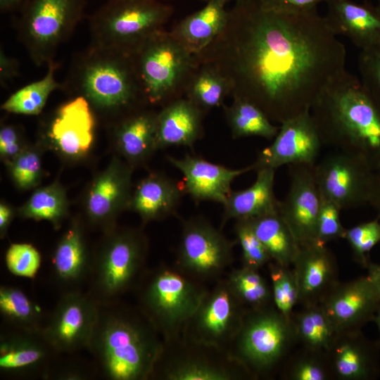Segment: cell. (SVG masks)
Listing matches in <instances>:
<instances>
[{"label": "cell", "instance_id": "1", "mask_svg": "<svg viewBox=\"0 0 380 380\" xmlns=\"http://www.w3.org/2000/svg\"><path fill=\"white\" fill-rule=\"evenodd\" d=\"M194 57L223 74L232 98L252 102L281 124L310 110L346 69V51L317 9L277 12L258 0H240L220 35Z\"/></svg>", "mask_w": 380, "mask_h": 380}, {"label": "cell", "instance_id": "2", "mask_svg": "<svg viewBox=\"0 0 380 380\" xmlns=\"http://www.w3.org/2000/svg\"><path fill=\"white\" fill-rule=\"evenodd\" d=\"M163 348L162 338L137 305L120 299L98 303L87 350L99 375L110 380L150 379Z\"/></svg>", "mask_w": 380, "mask_h": 380}, {"label": "cell", "instance_id": "3", "mask_svg": "<svg viewBox=\"0 0 380 380\" xmlns=\"http://www.w3.org/2000/svg\"><path fill=\"white\" fill-rule=\"evenodd\" d=\"M310 114L323 146L357 155L380 168V106L346 69L322 89Z\"/></svg>", "mask_w": 380, "mask_h": 380}, {"label": "cell", "instance_id": "4", "mask_svg": "<svg viewBox=\"0 0 380 380\" xmlns=\"http://www.w3.org/2000/svg\"><path fill=\"white\" fill-rule=\"evenodd\" d=\"M63 89L103 113L127 114L145 104L132 55L91 44L75 54Z\"/></svg>", "mask_w": 380, "mask_h": 380}, {"label": "cell", "instance_id": "5", "mask_svg": "<svg viewBox=\"0 0 380 380\" xmlns=\"http://www.w3.org/2000/svg\"><path fill=\"white\" fill-rule=\"evenodd\" d=\"M132 289L137 306L163 342H169L182 335L209 289L176 265H160L145 269Z\"/></svg>", "mask_w": 380, "mask_h": 380}, {"label": "cell", "instance_id": "6", "mask_svg": "<svg viewBox=\"0 0 380 380\" xmlns=\"http://www.w3.org/2000/svg\"><path fill=\"white\" fill-rule=\"evenodd\" d=\"M173 13L162 0H107L89 17L91 44L132 55Z\"/></svg>", "mask_w": 380, "mask_h": 380}, {"label": "cell", "instance_id": "7", "mask_svg": "<svg viewBox=\"0 0 380 380\" xmlns=\"http://www.w3.org/2000/svg\"><path fill=\"white\" fill-rule=\"evenodd\" d=\"M145 104L163 106L184 96L197 63L165 29L148 38L132 54Z\"/></svg>", "mask_w": 380, "mask_h": 380}, {"label": "cell", "instance_id": "8", "mask_svg": "<svg viewBox=\"0 0 380 380\" xmlns=\"http://www.w3.org/2000/svg\"><path fill=\"white\" fill-rule=\"evenodd\" d=\"M147 251V239L140 231L108 230L92 255L87 293L97 303L119 300L144 271Z\"/></svg>", "mask_w": 380, "mask_h": 380}, {"label": "cell", "instance_id": "9", "mask_svg": "<svg viewBox=\"0 0 380 380\" xmlns=\"http://www.w3.org/2000/svg\"><path fill=\"white\" fill-rule=\"evenodd\" d=\"M295 341L292 322L274 305L246 309L227 353L251 377H258L273 369Z\"/></svg>", "mask_w": 380, "mask_h": 380}, {"label": "cell", "instance_id": "10", "mask_svg": "<svg viewBox=\"0 0 380 380\" xmlns=\"http://www.w3.org/2000/svg\"><path fill=\"white\" fill-rule=\"evenodd\" d=\"M86 0H27L17 23L18 37L37 65L53 61L84 14Z\"/></svg>", "mask_w": 380, "mask_h": 380}, {"label": "cell", "instance_id": "11", "mask_svg": "<svg viewBox=\"0 0 380 380\" xmlns=\"http://www.w3.org/2000/svg\"><path fill=\"white\" fill-rule=\"evenodd\" d=\"M251 377L225 352L180 336L163 342L151 379L161 380H240Z\"/></svg>", "mask_w": 380, "mask_h": 380}, {"label": "cell", "instance_id": "12", "mask_svg": "<svg viewBox=\"0 0 380 380\" xmlns=\"http://www.w3.org/2000/svg\"><path fill=\"white\" fill-rule=\"evenodd\" d=\"M234 244L205 218L191 217L182 224L175 265L200 283L216 282L233 262Z\"/></svg>", "mask_w": 380, "mask_h": 380}, {"label": "cell", "instance_id": "13", "mask_svg": "<svg viewBox=\"0 0 380 380\" xmlns=\"http://www.w3.org/2000/svg\"><path fill=\"white\" fill-rule=\"evenodd\" d=\"M246 310L227 278H221L208 289L186 323L181 336L194 342L215 347L227 354Z\"/></svg>", "mask_w": 380, "mask_h": 380}, {"label": "cell", "instance_id": "14", "mask_svg": "<svg viewBox=\"0 0 380 380\" xmlns=\"http://www.w3.org/2000/svg\"><path fill=\"white\" fill-rule=\"evenodd\" d=\"M375 170L362 158L337 151L315 165V176L322 198L342 210L368 204Z\"/></svg>", "mask_w": 380, "mask_h": 380}, {"label": "cell", "instance_id": "15", "mask_svg": "<svg viewBox=\"0 0 380 380\" xmlns=\"http://www.w3.org/2000/svg\"><path fill=\"white\" fill-rule=\"evenodd\" d=\"M97 308L98 303L82 290L61 293L47 317L44 336L60 355L88 350Z\"/></svg>", "mask_w": 380, "mask_h": 380}, {"label": "cell", "instance_id": "16", "mask_svg": "<svg viewBox=\"0 0 380 380\" xmlns=\"http://www.w3.org/2000/svg\"><path fill=\"white\" fill-rule=\"evenodd\" d=\"M273 142L263 148L252 165L277 169L285 165H315L323 146L310 111H306L282 123Z\"/></svg>", "mask_w": 380, "mask_h": 380}, {"label": "cell", "instance_id": "17", "mask_svg": "<svg viewBox=\"0 0 380 380\" xmlns=\"http://www.w3.org/2000/svg\"><path fill=\"white\" fill-rule=\"evenodd\" d=\"M0 333V370L14 377L45 378L60 354L43 331L4 325Z\"/></svg>", "mask_w": 380, "mask_h": 380}, {"label": "cell", "instance_id": "18", "mask_svg": "<svg viewBox=\"0 0 380 380\" xmlns=\"http://www.w3.org/2000/svg\"><path fill=\"white\" fill-rule=\"evenodd\" d=\"M315 165L300 163L289 165V190L279 204V215L300 246L316 242L321 197L315 176Z\"/></svg>", "mask_w": 380, "mask_h": 380}, {"label": "cell", "instance_id": "19", "mask_svg": "<svg viewBox=\"0 0 380 380\" xmlns=\"http://www.w3.org/2000/svg\"><path fill=\"white\" fill-rule=\"evenodd\" d=\"M338 332L361 329L373 322L380 306V291L368 275L340 281L321 303Z\"/></svg>", "mask_w": 380, "mask_h": 380}, {"label": "cell", "instance_id": "20", "mask_svg": "<svg viewBox=\"0 0 380 380\" xmlns=\"http://www.w3.org/2000/svg\"><path fill=\"white\" fill-rule=\"evenodd\" d=\"M333 376L341 380H372L380 375V340L361 329L338 332L327 353Z\"/></svg>", "mask_w": 380, "mask_h": 380}, {"label": "cell", "instance_id": "21", "mask_svg": "<svg viewBox=\"0 0 380 380\" xmlns=\"http://www.w3.org/2000/svg\"><path fill=\"white\" fill-rule=\"evenodd\" d=\"M167 158L182 173L185 194L196 201H209L223 204L232 191L233 181L253 170L252 165L232 169L189 154L182 158L167 156Z\"/></svg>", "mask_w": 380, "mask_h": 380}, {"label": "cell", "instance_id": "22", "mask_svg": "<svg viewBox=\"0 0 380 380\" xmlns=\"http://www.w3.org/2000/svg\"><path fill=\"white\" fill-rule=\"evenodd\" d=\"M292 267L302 307L321 304L339 282L336 258L327 245L314 242L300 246Z\"/></svg>", "mask_w": 380, "mask_h": 380}, {"label": "cell", "instance_id": "23", "mask_svg": "<svg viewBox=\"0 0 380 380\" xmlns=\"http://www.w3.org/2000/svg\"><path fill=\"white\" fill-rule=\"evenodd\" d=\"M94 128V110L85 99L75 96L56 111L47 135L62 154L76 158L84 156L90 149Z\"/></svg>", "mask_w": 380, "mask_h": 380}, {"label": "cell", "instance_id": "24", "mask_svg": "<svg viewBox=\"0 0 380 380\" xmlns=\"http://www.w3.org/2000/svg\"><path fill=\"white\" fill-rule=\"evenodd\" d=\"M131 170L118 160L97 177L90 186L86 200L87 216L92 224L113 229L112 222L131 198Z\"/></svg>", "mask_w": 380, "mask_h": 380}, {"label": "cell", "instance_id": "25", "mask_svg": "<svg viewBox=\"0 0 380 380\" xmlns=\"http://www.w3.org/2000/svg\"><path fill=\"white\" fill-rule=\"evenodd\" d=\"M325 21L336 35L348 38L360 50L380 43V8L353 0H328Z\"/></svg>", "mask_w": 380, "mask_h": 380}, {"label": "cell", "instance_id": "26", "mask_svg": "<svg viewBox=\"0 0 380 380\" xmlns=\"http://www.w3.org/2000/svg\"><path fill=\"white\" fill-rule=\"evenodd\" d=\"M82 226L74 221L59 239L51 258L53 279L61 293L81 290L92 260Z\"/></svg>", "mask_w": 380, "mask_h": 380}, {"label": "cell", "instance_id": "27", "mask_svg": "<svg viewBox=\"0 0 380 380\" xmlns=\"http://www.w3.org/2000/svg\"><path fill=\"white\" fill-rule=\"evenodd\" d=\"M204 115L184 96L162 106L156 117L157 149L192 147L203 134Z\"/></svg>", "mask_w": 380, "mask_h": 380}, {"label": "cell", "instance_id": "28", "mask_svg": "<svg viewBox=\"0 0 380 380\" xmlns=\"http://www.w3.org/2000/svg\"><path fill=\"white\" fill-rule=\"evenodd\" d=\"M184 194L182 184L164 174L153 172L137 185L129 207L144 222L161 220L176 211Z\"/></svg>", "mask_w": 380, "mask_h": 380}, {"label": "cell", "instance_id": "29", "mask_svg": "<svg viewBox=\"0 0 380 380\" xmlns=\"http://www.w3.org/2000/svg\"><path fill=\"white\" fill-rule=\"evenodd\" d=\"M275 170L259 169L251 186L242 190L231 191L222 204L221 228L231 219H252L278 213L279 201L274 191Z\"/></svg>", "mask_w": 380, "mask_h": 380}, {"label": "cell", "instance_id": "30", "mask_svg": "<svg viewBox=\"0 0 380 380\" xmlns=\"http://www.w3.org/2000/svg\"><path fill=\"white\" fill-rule=\"evenodd\" d=\"M227 5L222 0L207 1L200 10L178 22L170 32L187 51L198 54L224 30L229 16Z\"/></svg>", "mask_w": 380, "mask_h": 380}, {"label": "cell", "instance_id": "31", "mask_svg": "<svg viewBox=\"0 0 380 380\" xmlns=\"http://www.w3.org/2000/svg\"><path fill=\"white\" fill-rule=\"evenodd\" d=\"M156 117L157 112L138 108L124 115L116 125V145L129 163H141L157 149Z\"/></svg>", "mask_w": 380, "mask_h": 380}, {"label": "cell", "instance_id": "32", "mask_svg": "<svg viewBox=\"0 0 380 380\" xmlns=\"http://www.w3.org/2000/svg\"><path fill=\"white\" fill-rule=\"evenodd\" d=\"M292 324L296 341L315 352L327 353L338 334L322 304L303 306L293 314Z\"/></svg>", "mask_w": 380, "mask_h": 380}, {"label": "cell", "instance_id": "33", "mask_svg": "<svg viewBox=\"0 0 380 380\" xmlns=\"http://www.w3.org/2000/svg\"><path fill=\"white\" fill-rule=\"evenodd\" d=\"M249 220L272 261L283 266H292L300 246L279 213Z\"/></svg>", "mask_w": 380, "mask_h": 380}, {"label": "cell", "instance_id": "34", "mask_svg": "<svg viewBox=\"0 0 380 380\" xmlns=\"http://www.w3.org/2000/svg\"><path fill=\"white\" fill-rule=\"evenodd\" d=\"M231 95L229 82L213 65L197 64L189 83L184 97L196 105L204 114L223 105Z\"/></svg>", "mask_w": 380, "mask_h": 380}, {"label": "cell", "instance_id": "35", "mask_svg": "<svg viewBox=\"0 0 380 380\" xmlns=\"http://www.w3.org/2000/svg\"><path fill=\"white\" fill-rule=\"evenodd\" d=\"M229 106H224V114L234 139L259 137L273 139L279 127L274 125L258 106L247 100L234 97Z\"/></svg>", "mask_w": 380, "mask_h": 380}, {"label": "cell", "instance_id": "36", "mask_svg": "<svg viewBox=\"0 0 380 380\" xmlns=\"http://www.w3.org/2000/svg\"><path fill=\"white\" fill-rule=\"evenodd\" d=\"M0 312L5 325L32 331H43L48 315L23 291L1 285Z\"/></svg>", "mask_w": 380, "mask_h": 380}, {"label": "cell", "instance_id": "37", "mask_svg": "<svg viewBox=\"0 0 380 380\" xmlns=\"http://www.w3.org/2000/svg\"><path fill=\"white\" fill-rule=\"evenodd\" d=\"M58 63L55 61L47 66L45 75L31 82L10 95L2 103L1 108L8 113L37 115L44 108L50 95L57 89H63V84L58 82L56 72Z\"/></svg>", "mask_w": 380, "mask_h": 380}, {"label": "cell", "instance_id": "38", "mask_svg": "<svg viewBox=\"0 0 380 380\" xmlns=\"http://www.w3.org/2000/svg\"><path fill=\"white\" fill-rule=\"evenodd\" d=\"M259 270L241 266L226 277L232 290L246 309H260L274 305L271 284Z\"/></svg>", "mask_w": 380, "mask_h": 380}, {"label": "cell", "instance_id": "39", "mask_svg": "<svg viewBox=\"0 0 380 380\" xmlns=\"http://www.w3.org/2000/svg\"><path fill=\"white\" fill-rule=\"evenodd\" d=\"M68 210V201L62 186L58 183L37 189L21 206L19 214L24 218L46 220L60 224Z\"/></svg>", "mask_w": 380, "mask_h": 380}, {"label": "cell", "instance_id": "40", "mask_svg": "<svg viewBox=\"0 0 380 380\" xmlns=\"http://www.w3.org/2000/svg\"><path fill=\"white\" fill-rule=\"evenodd\" d=\"M267 265L274 305L284 317L292 322L293 308L299 301L298 286L294 270L272 261Z\"/></svg>", "mask_w": 380, "mask_h": 380}, {"label": "cell", "instance_id": "41", "mask_svg": "<svg viewBox=\"0 0 380 380\" xmlns=\"http://www.w3.org/2000/svg\"><path fill=\"white\" fill-rule=\"evenodd\" d=\"M343 239L348 242L354 260L367 269L372 250L380 243V220L376 217L346 229Z\"/></svg>", "mask_w": 380, "mask_h": 380}, {"label": "cell", "instance_id": "42", "mask_svg": "<svg viewBox=\"0 0 380 380\" xmlns=\"http://www.w3.org/2000/svg\"><path fill=\"white\" fill-rule=\"evenodd\" d=\"M234 232L241 249V266L259 270L272 261L249 219L236 220Z\"/></svg>", "mask_w": 380, "mask_h": 380}, {"label": "cell", "instance_id": "43", "mask_svg": "<svg viewBox=\"0 0 380 380\" xmlns=\"http://www.w3.org/2000/svg\"><path fill=\"white\" fill-rule=\"evenodd\" d=\"M305 349L293 359L286 372L290 380H327L333 376L327 353Z\"/></svg>", "mask_w": 380, "mask_h": 380}, {"label": "cell", "instance_id": "44", "mask_svg": "<svg viewBox=\"0 0 380 380\" xmlns=\"http://www.w3.org/2000/svg\"><path fill=\"white\" fill-rule=\"evenodd\" d=\"M42 257L38 250L26 243H12L6 251L5 262L8 270L18 277L32 278L37 274Z\"/></svg>", "mask_w": 380, "mask_h": 380}, {"label": "cell", "instance_id": "45", "mask_svg": "<svg viewBox=\"0 0 380 380\" xmlns=\"http://www.w3.org/2000/svg\"><path fill=\"white\" fill-rule=\"evenodd\" d=\"M11 175L20 189L35 186L42 175V162L38 153L25 147L9 164Z\"/></svg>", "mask_w": 380, "mask_h": 380}, {"label": "cell", "instance_id": "46", "mask_svg": "<svg viewBox=\"0 0 380 380\" xmlns=\"http://www.w3.org/2000/svg\"><path fill=\"white\" fill-rule=\"evenodd\" d=\"M358 68L363 87L380 106V43L360 50Z\"/></svg>", "mask_w": 380, "mask_h": 380}, {"label": "cell", "instance_id": "47", "mask_svg": "<svg viewBox=\"0 0 380 380\" xmlns=\"http://www.w3.org/2000/svg\"><path fill=\"white\" fill-rule=\"evenodd\" d=\"M341 211L334 203L321 197L317 220V243L327 245L330 241L343 239L346 229L340 220Z\"/></svg>", "mask_w": 380, "mask_h": 380}, {"label": "cell", "instance_id": "48", "mask_svg": "<svg viewBox=\"0 0 380 380\" xmlns=\"http://www.w3.org/2000/svg\"><path fill=\"white\" fill-rule=\"evenodd\" d=\"M99 370L92 362L82 359L59 357L51 366L44 379L87 380L99 376Z\"/></svg>", "mask_w": 380, "mask_h": 380}, {"label": "cell", "instance_id": "49", "mask_svg": "<svg viewBox=\"0 0 380 380\" xmlns=\"http://www.w3.org/2000/svg\"><path fill=\"white\" fill-rule=\"evenodd\" d=\"M25 146L19 130L13 125H4L0 129L1 156L9 164Z\"/></svg>", "mask_w": 380, "mask_h": 380}, {"label": "cell", "instance_id": "50", "mask_svg": "<svg viewBox=\"0 0 380 380\" xmlns=\"http://www.w3.org/2000/svg\"><path fill=\"white\" fill-rule=\"evenodd\" d=\"M328 0H258L267 10L283 13H303L317 9V6Z\"/></svg>", "mask_w": 380, "mask_h": 380}, {"label": "cell", "instance_id": "51", "mask_svg": "<svg viewBox=\"0 0 380 380\" xmlns=\"http://www.w3.org/2000/svg\"><path fill=\"white\" fill-rule=\"evenodd\" d=\"M20 71L18 61L8 55L4 48H0V83L4 87L8 82L16 77Z\"/></svg>", "mask_w": 380, "mask_h": 380}, {"label": "cell", "instance_id": "52", "mask_svg": "<svg viewBox=\"0 0 380 380\" xmlns=\"http://www.w3.org/2000/svg\"><path fill=\"white\" fill-rule=\"evenodd\" d=\"M368 204L376 211V217L380 220V168L374 172Z\"/></svg>", "mask_w": 380, "mask_h": 380}, {"label": "cell", "instance_id": "53", "mask_svg": "<svg viewBox=\"0 0 380 380\" xmlns=\"http://www.w3.org/2000/svg\"><path fill=\"white\" fill-rule=\"evenodd\" d=\"M13 217L12 209L6 204H0V234L3 238L6 234L8 227Z\"/></svg>", "mask_w": 380, "mask_h": 380}, {"label": "cell", "instance_id": "54", "mask_svg": "<svg viewBox=\"0 0 380 380\" xmlns=\"http://www.w3.org/2000/svg\"><path fill=\"white\" fill-rule=\"evenodd\" d=\"M27 0H0L1 13H8L20 9Z\"/></svg>", "mask_w": 380, "mask_h": 380}, {"label": "cell", "instance_id": "55", "mask_svg": "<svg viewBox=\"0 0 380 380\" xmlns=\"http://www.w3.org/2000/svg\"><path fill=\"white\" fill-rule=\"evenodd\" d=\"M367 270V274L374 280L380 291V263L371 261Z\"/></svg>", "mask_w": 380, "mask_h": 380}, {"label": "cell", "instance_id": "56", "mask_svg": "<svg viewBox=\"0 0 380 380\" xmlns=\"http://www.w3.org/2000/svg\"><path fill=\"white\" fill-rule=\"evenodd\" d=\"M373 322L376 324L380 336V306L376 312Z\"/></svg>", "mask_w": 380, "mask_h": 380}, {"label": "cell", "instance_id": "57", "mask_svg": "<svg viewBox=\"0 0 380 380\" xmlns=\"http://www.w3.org/2000/svg\"><path fill=\"white\" fill-rule=\"evenodd\" d=\"M201 1H203V2H205V3H206L207 1H210V0H201ZM222 1H225L227 4H228V3L232 2V1L235 2V1H240V0H222Z\"/></svg>", "mask_w": 380, "mask_h": 380}, {"label": "cell", "instance_id": "58", "mask_svg": "<svg viewBox=\"0 0 380 380\" xmlns=\"http://www.w3.org/2000/svg\"><path fill=\"white\" fill-rule=\"evenodd\" d=\"M377 1H378L377 6L380 8V0H377Z\"/></svg>", "mask_w": 380, "mask_h": 380}, {"label": "cell", "instance_id": "59", "mask_svg": "<svg viewBox=\"0 0 380 380\" xmlns=\"http://www.w3.org/2000/svg\"><path fill=\"white\" fill-rule=\"evenodd\" d=\"M162 1H164V0H162Z\"/></svg>", "mask_w": 380, "mask_h": 380}]
</instances>
